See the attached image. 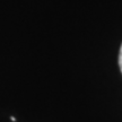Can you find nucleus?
Segmentation results:
<instances>
[{
  "label": "nucleus",
  "mask_w": 122,
  "mask_h": 122,
  "mask_svg": "<svg viewBox=\"0 0 122 122\" xmlns=\"http://www.w3.org/2000/svg\"><path fill=\"white\" fill-rule=\"evenodd\" d=\"M119 66H120V70L122 72V45L120 48V52H119Z\"/></svg>",
  "instance_id": "f257e3e1"
}]
</instances>
